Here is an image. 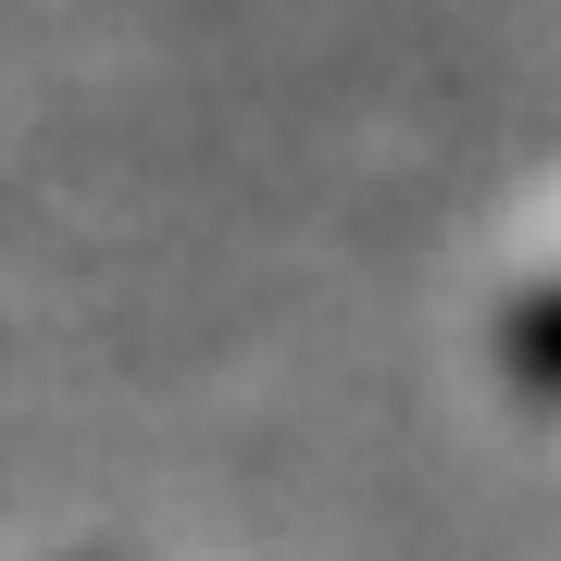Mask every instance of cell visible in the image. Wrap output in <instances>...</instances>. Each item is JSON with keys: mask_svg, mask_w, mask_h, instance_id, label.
Returning <instances> with one entry per match:
<instances>
[{"mask_svg": "<svg viewBox=\"0 0 561 561\" xmlns=\"http://www.w3.org/2000/svg\"><path fill=\"white\" fill-rule=\"evenodd\" d=\"M500 362H512V387H524V400H549V412H561V275L512 300V324H500Z\"/></svg>", "mask_w": 561, "mask_h": 561, "instance_id": "cell-1", "label": "cell"}]
</instances>
